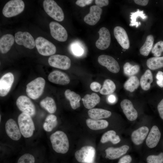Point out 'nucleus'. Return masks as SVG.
Returning <instances> with one entry per match:
<instances>
[{"label":"nucleus","instance_id":"f257e3e1","mask_svg":"<svg viewBox=\"0 0 163 163\" xmlns=\"http://www.w3.org/2000/svg\"><path fill=\"white\" fill-rule=\"evenodd\" d=\"M50 139L53 150L56 152L65 154L68 151L69 141L66 134L61 131H57L53 133Z\"/></svg>","mask_w":163,"mask_h":163},{"label":"nucleus","instance_id":"f03ea898","mask_svg":"<svg viewBox=\"0 0 163 163\" xmlns=\"http://www.w3.org/2000/svg\"><path fill=\"white\" fill-rule=\"evenodd\" d=\"M19 128L21 134L25 138L31 137L35 130L34 124L31 116L24 113H22L18 119Z\"/></svg>","mask_w":163,"mask_h":163},{"label":"nucleus","instance_id":"7ed1b4c3","mask_svg":"<svg viewBox=\"0 0 163 163\" xmlns=\"http://www.w3.org/2000/svg\"><path fill=\"white\" fill-rule=\"evenodd\" d=\"M45 85V81L43 78L39 77L35 79L27 85V94L33 99L38 98L43 94Z\"/></svg>","mask_w":163,"mask_h":163},{"label":"nucleus","instance_id":"20e7f679","mask_svg":"<svg viewBox=\"0 0 163 163\" xmlns=\"http://www.w3.org/2000/svg\"><path fill=\"white\" fill-rule=\"evenodd\" d=\"M44 9L46 13L55 20L62 21L64 19L63 12L61 8L53 0H45L43 3Z\"/></svg>","mask_w":163,"mask_h":163},{"label":"nucleus","instance_id":"39448f33","mask_svg":"<svg viewBox=\"0 0 163 163\" xmlns=\"http://www.w3.org/2000/svg\"><path fill=\"white\" fill-rule=\"evenodd\" d=\"M24 7V3L22 0H10L5 5L2 10V13L7 18L14 16L21 13Z\"/></svg>","mask_w":163,"mask_h":163},{"label":"nucleus","instance_id":"423d86ee","mask_svg":"<svg viewBox=\"0 0 163 163\" xmlns=\"http://www.w3.org/2000/svg\"><path fill=\"white\" fill-rule=\"evenodd\" d=\"M95 150L91 146H85L77 150L75 153L76 160L81 163H93L95 156Z\"/></svg>","mask_w":163,"mask_h":163},{"label":"nucleus","instance_id":"0eeeda50","mask_svg":"<svg viewBox=\"0 0 163 163\" xmlns=\"http://www.w3.org/2000/svg\"><path fill=\"white\" fill-rule=\"evenodd\" d=\"M35 46L39 53L44 56H49L54 54L56 47L51 42L45 38L39 37L35 40Z\"/></svg>","mask_w":163,"mask_h":163},{"label":"nucleus","instance_id":"6e6552de","mask_svg":"<svg viewBox=\"0 0 163 163\" xmlns=\"http://www.w3.org/2000/svg\"><path fill=\"white\" fill-rule=\"evenodd\" d=\"M18 109L23 113H26L31 117L36 113V109L33 103L28 97L24 95L20 96L16 101Z\"/></svg>","mask_w":163,"mask_h":163},{"label":"nucleus","instance_id":"1a4fd4ad","mask_svg":"<svg viewBox=\"0 0 163 163\" xmlns=\"http://www.w3.org/2000/svg\"><path fill=\"white\" fill-rule=\"evenodd\" d=\"M48 62L51 66L63 70L68 69L71 65V61L69 57L59 54L50 56Z\"/></svg>","mask_w":163,"mask_h":163},{"label":"nucleus","instance_id":"9d476101","mask_svg":"<svg viewBox=\"0 0 163 163\" xmlns=\"http://www.w3.org/2000/svg\"><path fill=\"white\" fill-rule=\"evenodd\" d=\"M49 27L51 35L54 38L60 42L67 40V32L61 25L58 22L52 21L50 23Z\"/></svg>","mask_w":163,"mask_h":163},{"label":"nucleus","instance_id":"9b49d317","mask_svg":"<svg viewBox=\"0 0 163 163\" xmlns=\"http://www.w3.org/2000/svg\"><path fill=\"white\" fill-rule=\"evenodd\" d=\"M14 38L16 43L19 45H23L30 49L34 48L35 46L34 40L29 32L18 31L15 34Z\"/></svg>","mask_w":163,"mask_h":163},{"label":"nucleus","instance_id":"f8f14e48","mask_svg":"<svg viewBox=\"0 0 163 163\" xmlns=\"http://www.w3.org/2000/svg\"><path fill=\"white\" fill-rule=\"evenodd\" d=\"M98 61L101 65L105 67L112 73H117L120 71V66L118 62L110 56L101 55L98 57Z\"/></svg>","mask_w":163,"mask_h":163},{"label":"nucleus","instance_id":"ddd939ff","mask_svg":"<svg viewBox=\"0 0 163 163\" xmlns=\"http://www.w3.org/2000/svg\"><path fill=\"white\" fill-rule=\"evenodd\" d=\"M98 33L99 37L96 42V46L100 50H105L109 47L110 43V32L106 28L102 27L99 30Z\"/></svg>","mask_w":163,"mask_h":163},{"label":"nucleus","instance_id":"4468645a","mask_svg":"<svg viewBox=\"0 0 163 163\" xmlns=\"http://www.w3.org/2000/svg\"><path fill=\"white\" fill-rule=\"evenodd\" d=\"M14 77L11 72L4 75L0 79V95L3 97L9 92L14 82Z\"/></svg>","mask_w":163,"mask_h":163},{"label":"nucleus","instance_id":"2eb2a0df","mask_svg":"<svg viewBox=\"0 0 163 163\" xmlns=\"http://www.w3.org/2000/svg\"><path fill=\"white\" fill-rule=\"evenodd\" d=\"M5 129L6 134L12 139L17 141L21 138L22 134L20 129L13 119H10L6 122Z\"/></svg>","mask_w":163,"mask_h":163},{"label":"nucleus","instance_id":"dca6fc26","mask_svg":"<svg viewBox=\"0 0 163 163\" xmlns=\"http://www.w3.org/2000/svg\"><path fill=\"white\" fill-rule=\"evenodd\" d=\"M102 12V9L96 5L91 6L89 13L84 18V21L91 25H95L100 20Z\"/></svg>","mask_w":163,"mask_h":163},{"label":"nucleus","instance_id":"f3484780","mask_svg":"<svg viewBox=\"0 0 163 163\" xmlns=\"http://www.w3.org/2000/svg\"><path fill=\"white\" fill-rule=\"evenodd\" d=\"M113 33L115 38L121 47L125 49L129 47L130 43L127 34L124 29L120 26L114 29Z\"/></svg>","mask_w":163,"mask_h":163},{"label":"nucleus","instance_id":"a211bd4d","mask_svg":"<svg viewBox=\"0 0 163 163\" xmlns=\"http://www.w3.org/2000/svg\"><path fill=\"white\" fill-rule=\"evenodd\" d=\"M120 106L127 119L130 121L135 120L138 117V113L130 100L125 99L121 102Z\"/></svg>","mask_w":163,"mask_h":163},{"label":"nucleus","instance_id":"6ab92c4d","mask_svg":"<svg viewBox=\"0 0 163 163\" xmlns=\"http://www.w3.org/2000/svg\"><path fill=\"white\" fill-rule=\"evenodd\" d=\"M48 78L51 82L62 85H66L70 81L69 78L66 74L58 70L54 71L50 73Z\"/></svg>","mask_w":163,"mask_h":163},{"label":"nucleus","instance_id":"aec40b11","mask_svg":"<svg viewBox=\"0 0 163 163\" xmlns=\"http://www.w3.org/2000/svg\"><path fill=\"white\" fill-rule=\"evenodd\" d=\"M161 136V133L158 127L155 125L153 126L146 139V145L149 148H154L158 143Z\"/></svg>","mask_w":163,"mask_h":163},{"label":"nucleus","instance_id":"412c9836","mask_svg":"<svg viewBox=\"0 0 163 163\" xmlns=\"http://www.w3.org/2000/svg\"><path fill=\"white\" fill-rule=\"evenodd\" d=\"M129 149V146L126 145L117 148H108L105 150V157L110 159H116L126 154Z\"/></svg>","mask_w":163,"mask_h":163},{"label":"nucleus","instance_id":"4be33fe9","mask_svg":"<svg viewBox=\"0 0 163 163\" xmlns=\"http://www.w3.org/2000/svg\"><path fill=\"white\" fill-rule=\"evenodd\" d=\"M149 131L146 126H142L134 131L131 135L132 140L137 145L141 144L145 139Z\"/></svg>","mask_w":163,"mask_h":163},{"label":"nucleus","instance_id":"5701e85b","mask_svg":"<svg viewBox=\"0 0 163 163\" xmlns=\"http://www.w3.org/2000/svg\"><path fill=\"white\" fill-rule=\"evenodd\" d=\"M15 38L12 34H7L3 35L0 39V50L3 54L7 53L13 44Z\"/></svg>","mask_w":163,"mask_h":163},{"label":"nucleus","instance_id":"b1692460","mask_svg":"<svg viewBox=\"0 0 163 163\" xmlns=\"http://www.w3.org/2000/svg\"><path fill=\"white\" fill-rule=\"evenodd\" d=\"M82 100L85 107L91 109L99 103L100 98L97 94L93 93L91 95L86 94Z\"/></svg>","mask_w":163,"mask_h":163},{"label":"nucleus","instance_id":"393cba45","mask_svg":"<svg viewBox=\"0 0 163 163\" xmlns=\"http://www.w3.org/2000/svg\"><path fill=\"white\" fill-rule=\"evenodd\" d=\"M89 116L91 119L97 120L110 117L111 112L107 110L100 108H92L88 111Z\"/></svg>","mask_w":163,"mask_h":163},{"label":"nucleus","instance_id":"a878e982","mask_svg":"<svg viewBox=\"0 0 163 163\" xmlns=\"http://www.w3.org/2000/svg\"><path fill=\"white\" fill-rule=\"evenodd\" d=\"M64 94L66 98L69 101L72 109L75 110L80 107L81 97L79 95L69 89L65 91Z\"/></svg>","mask_w":163,"mask_h":163},{"label":"nucleus","instance_id":"bb28decb","mask_svg":"<svg viewBox=\"0 0 163 163\" xmlns=\"http://www.w3.org/2000/svg\"><path fill=\"white\" fill-rule=\"evenodd\" d=\"M86 123L88 127L93 130L103 129L108 126V122L105 120H95L88 119L86 120Z\"/></svg>","mask_w":163,"mask_h":163},{"label":"nucleus","instance_id":"cd10ccee","mask_svg":"<svg viewBox=\"0 0 163 163\" xmlns=\"http://www.w3.org/2000/svg\"><path fill=\"white\" fill-rule=\"evenodd\" d=\"M153 81V76L151 72L149 69L146 70L141 76L140 80V84L142 89L145 91L149 90Z\"/></svg>","mask_w":163,"mask_h":163},{"label":"nucleus","instance_id":"c85d7f7f","mask_svg":"<svg viewBox=\"0 0 163 163\" xmlns=\"http://www.w3.org/2000/svg\"><path fill=\"white\" fill-rule=\"evenodd\" d=\"M40 106L49 113H55L56 110V105L53 99L50 97H46L40 102Z\"/></svg>","mask_w":163,"mask_h":163},{"label":"nucleus","instance_id":"c756f323","mask_svg":"<svg viewBox=\"0 0 163 163\" xmlns=\"http://www.w3.org/2000/svg\"><path fill=\"white\" fill-rule=\"evenodd\" d=\"M154 38L152 35H148L143 45L139 50L140 53L145 56H148L153 47Z\"/></svg>","mask_w":163,"mask_h":163},{"label":"nucleus","instance_id":"7c9ffc66","mask_svg":"<svg viewBox=\"0 0 163 163\" xmlns=\"http://www.w3.org/2000/svg\"><path fill=\"white\" fill-rule=\"evenodd\" d=\"M120 141L119 136L116 135V132L113 130H110L105 133L102 136L101 142L103 143L110 141L113 144L119 143Z\"/></svg>","mask_w":163,"mask_h":163},{"label":"nucleus","instance_id":"2f4dec72","mask_svg":"<svg viewBox=\"0 0 163 163\" xmlns=\"http://www.w3.org/2000/svg\"><path fill=\"white\" fill-rule=\"evenodd\" d=\"M57 123L56 116L53 114H50L46 118L43 125V127L46 131L50 132L56 126Z\"/></svg>","mask_w":163,"mask_h":163},{"label":"nucleus","instance_id":"473e14b6","mask_svg":"<svg viewBox=\"0 0 163 163\" xmlns=\"http://www.w3.org/2000/svg\"><path fill=\"white\" fill-rule=\"evenodd\" d=\"M146 65L149 69L152 70L163 67V56L149 58L147 61Z\"/></svg>","mask_w":163,"mask_h":163},{"label":"nucleus","instance_id":"72a5a7b5","mask_svg":"<svg viewBox=\"0 0 163 163\" xmlns=\"http://www.w3.org/2000/svg\"><path fill=\"white\" fill-rule=\"evenodd\" d=\"M139 85V81L138 78L136 76H132L125 82L124 87L126 90L132 92L137 89Z\"/></svg>","mask_w":163,"mask_h":163},{"label":"nucleus","instance_id":"f704fd0d","mask_svg":"<svg viewBox=\"0 0 163 163\" xmlns=\"http://www.w3.org/2000/svg\"><path fill=\"white\" fill-rule=\"evenodd\" d=\"M116 85L114 82L109 79H106L104 82L102 88L99 91L103 95H107L113 93L115 90Z\"/></svg>","mask_w":163,"mask_h":163},{"label":"nucleus","instance_id":"c9c22d12","mask_svg":"<svg viewBox=\"0 0 163 163\" xmlns=\"http://www.w3.org/2000/svg\"><path fill=\"white\" fill-rule=\"evenodd\" d=\"M131 23L129 24L130 26H135L137 28L141 25L140 22H138L136 21L137 19L138 18L140 17L143 20H145L147 18V16L144 13L143 11L139 10V9H137L136 12H131Z\"/></svg>","mask_w":163,"mask_h":163},{"label":"nucleus","instance_id":"e433bc0d","mask_svg":"<svg viewBox=\"0 0 163 163\" xmlns=\"http://www.w3.org/2000/svg\"><path fill=\"white\" fill-rule=\"evenodd\" d=\"M123 69L125 75L128 76H132L139 72L140 67L138 65L133 66L129 62H127L123 66Z\"/></svg>","mask_w":163,"mask_h":163},{"label":"nucleus","instance_id":"4c0bfd02","mask_svg":"<svg viewBox=\"0 0 163 163\" xmlns=\"http://www.w3.org/2000/svg\"><path fill=\"white\" fill-rule=\"evenodd\" d=\"M151 52L155 57H160L163 52V41L161 40L156 43L152 47Z\"/></svg>","mask_w":163,"mask_h":163},{"label":"nucleus","instance_id":"58836bf2","mask_svg":"<svg viewBox=\"0 0 163 163\" xmlns=\"http://www.w3.org/2000/svg\"><path fill=\"white\" fill-rule=\"evenodd\" d=\"M35 161L34 156L29 153H26L19 158L17 163H34Z\"/></svg>","mask_w":163,"mask_h":163},{"label":"nucleus","instance_id":"ea45409f","mask_svg":"<svg viewBox=\"0 0 163 163\" xmlns=\"http://www.w3.org/2000/svg\"><path fill=\"white\" fill-rule=\"evenodd\" d=\"M148 163H163V152L160 153L158 155H151L147 158Z\"/></svg>","mask_w":163,"mask_h":163},{"label":"nucleus","instance_id":"a19ab883","mask_svg":"<svg viewBox=\"0 0 163 163\" xmlns=\"http://www.w3.org/2000/svg\"><path fill=\"white\" fill-rule=\"evenodd\" d=\"M71 46L72 53L76 56H80L83 54V48L82 46L78 43H73Z\"/></svg>","mask_w":163,"mask_h":163},{"label":"nucleus","instance_id":"79ce46f5","mask_svg":"<svg viewBox=\"0 0 163 163\" xmlns=\"http://www.w3.org/2000/svg\"><path fill=\"white\" fill-rule=\"evenodd\" d=\"M157 85L161 88L163 87V72L159 71L156 75Z\"/></svg>","mask_w":163,"mask_h":163},{"label":"nucleus","instance_id":"37998d69","mask_svg":"<svg viewBox=\"0 0 163 163\" xmlns=\"http://www.w3.org/2000/svg\"><path fill=\"white\" fill-rule=\"evenodd\" d=\"M101 86L98 82H93L91 83L90 85L91 89L93 91L98 92L101 89Z\"/></svg>","mask_w":163,"mask_h":163},{"label":"nucleus","instance_id":"c03bdc74","mask_svg":"<svg viewBox=\"0 0 163 163\" xmlns=\"http://www.w3.org/2000/svg\"><path fill=\"white\" fill-rule=\"evenodd\" d=\"M93 1L92 0H78L76 2V4L81 7H84L91 4Z\"/></svg>","mask_w":163,"mask_h":163},{"label":"nucleus","instance_id":"a18cd8bd","mask_svg":"<svg viewBox=\"0 0 163 163\" xmlns=\"http://www.w3.org/2000/svg\"><path fill=\"white\" fill-rule=\"evenodd\" d=\"M95 2L96 5L100 8L109 4V1L107 0H96Z\"/></svg>","mask_w":163,"mask_h":163},{"label":"nucleus","instance_id":"49530a36","mask_svg":"<svg viewBox=\"0 0 163 163\" xmlns=\"http://www.w3.org/2000/svg\"><path fill=\"white\" fill-rule=\"evenodd\" d=\"M132 160V158L130 155H126L122 157L118 163H130Z\"/></svg>","mask_w":163,"mask_h":163},{"label":"nucleus","instance_id":"de8ad7c7","mask_svg":"<svg viewBox=\"0 0 163 163\" xmlns=\"http://www.w3.org/2000/svg\"><path fill=\"white\" fill-rule=\"evenodd\" d=\"M157 108L161 118L163 120V99L158 104Z\"/></svg>","mask_w":163,"mask_h":163},{"label":"nucleus","instance_id":"09e8293b","mask_svg":"<svg viewBox=\"0 0 163 163\" xmlns=\"http://www.w3.org/2000/svg\"><path fill=\"white\" fill-rule=\"evenodd\" d=\"M149 0H134V2L136 4L143 6L146 5L149 2Z\"/></svg>","mask_w":163,"mask_h":163},{"label":"nucleus","instance_id":"8fccbe9b","mask_svg":"<svg viewBox=\"0 0 163 163\" xmlns=\"http://www.w3.org/2000/svg\"><path fill=\"white\" fill-rule=\"evenodd\" d=\"M108 99L110 102L113 103L115 101L116 98L115 96L114 95H111L108 97Z\"/></svg>","mask_w":163,"mask_h":163},{"label":"nucleus","instance_id":"3c124183","mask_svg":"<svg viewBox=\"0 0 163 163\" xmlns=\"http://www.w3.org/2000/svg\"><path fill=\"white\" fill-rule=\"evenodd\" d=\"M0 121H1V115H0Z\"/></svg>","mask_w":163,"mask_h":163}]
</instances>
